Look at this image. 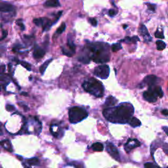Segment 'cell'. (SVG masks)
I'll list each match as a JSON object with an SVG mask.
<instances>
[{"mask_svg": "<svg viewBox=\"0 0 168 168\" xmlns=\"http://www.w3.org/2000/svg\"><path fill=\"white\" fill-rule=\"evenodd\" d=\"M134 113V108L130 103H122L114 108L105 109L103 115L110 122L126 124L130 120Z\"/></svg>", "mask_w": 168, "mask_h": 168, "instance_id": "1", "label": "cell"}, {"mask_svg": "<svg viewBox=\"0 0 168 168\" xmlns=\"http://www.w3.org/2000/svg\"><path fill=\"white\" fill-rule=\"evenodd\" d=\"M90 60L97 63H107L110 60L108 45L102 43H95L87 45Z\"/></svg>", "mask_w": 168, "mask_h": 168, "instance_id": "2", "label": "cell"}, {"mask_svg": "<svg viewBox=\"0 0 168 168\" xmlns=\"http://www.w3.org/2000/svg\"><path fill=\"white\" fill-rule=\"evenodd\" d=\"M82 87L85 91L94 95L96 97H102L104 95L105 88L101 82L95 78H89L85 81Z\"/></svg>", "mask_w": 168, "mask_h": 168, "instance_id": "3", "label": "cell"}, {"mask_svg": "<svg viewBox=\"0 0 168 168\" xmlns=\"http://www.w3.org/2000/svg\"><path fill=\"white\" fill-rule=\"evenodd\" d=\"M68 115L70 123L77 124L87 118L88 112L84 108L74 106V107L70 108Z\"/></svg>", "mask_w": 168, "mask_h": 168, "instance_id": "4", "label": "cell"}, {"mask_svg": "<svg viewBox=\"0 0 168 168\" xmlns=\"http://www.w3.org/2000/svg\"><path fill=\"white\" fill-rule=\"evenodd\" d=\"M94 74L98 78L105 79L108 78L109 74H110V68L106 65L98 66L95 68Z\"/></svg>", "mask_w": 168, "mask_h": 168, "instance_id": "5", "label": "cell"}, {"mask_svg": "<svg viewBox=\"0 0 168 168\" xmlns=\"http://www.w3.org/2000/svg\"><path fill=\"white\" fill-rule=\"evenodd\" d=\"M106 150L108 153L114 159H115L116 161L120 162V156L118 150V149L114 145L110 142L106 143Z\"/></svg>", "mask_w": 168, "mask_h": 168, "instance_id": "6", "label": "cell"}, {"mask_svg": "<svg viewBox=\"0 0 168 168\" xmlns=\"http://www.w3.org/2000/svg\"><path fill=\"white\" fill-rule=\"evenodd\" d=\"M140 145L141 143L137 139H136V138H129V139H128L127 142L125 144L124 148L127 153H129L133 149L138 147Z\"/></svg>", "mask_w": 168, "mask_h": 168, "instance_id": "7", "label": "cell"}, {"mask_svg": "<svg viewBox=\"0 0 168 168\" xmlns=\"http://www.w3.org/2000/svg\"><path fill=\"white\" fill-rule=\"evenodd\" d=\"M143 97L146 101H147L149 103H154L156 101L157 97H157L153 91L148 89V90L144 92Z\"/></svg>", "mask_w": 168, "mask_h": 168, "instance_id": "8", "label": "cell"}, {"mask_svg": "<svg viewBox=\"0 0 168 168\" xmlns=\"http://www.w3.org/2000/svg\"><path fill=\"white\" fill-rule=\"evenodd\" d=\"M158 81V78L154 75H149L145 77L143 79V83L145 85H147L149 87H153L155 86L156 84Z\"/></svg>", "mask_w": 168, "mask_h": 168, "instance_id": "9", "label": "cell"}, {"mask_svg": "<svg viewBox=\"0 0 168 168\" xmlns=\"http://www.w3.org/2000/svg\"><path fill=\"white\" fill-rule=\"evenodd\" d=\"M139 30H140L141 34L143 36L144 39H145V41L148 42V41H152L151 36H150V34H149L147 28H146V27L145 25L141 26L140 29H139Z\"/></svg>", "mask_w": 168, "mask_h": 168, "instance_id": "10", "label": "cell"}, {"mask_svg": "<svg viewBox=\"0 0 168 168\" xmlns=\"http://www.w3.org/2000/svg\"><path fill=\"white\" fill-rule=\"evenodd\" d=\"M45 54V51L41 49V48H36L35 50L34 51L33 57L35 58H42Z\"/></svg>", "mask_w": 168, "mask_h": 168, "instance_id": "11", "label": "cell"}, {"mask_svg": "<svg viewBox=\"0 0 168 168\" xmlns=\"http://www.w3.org/2000/svg\"><path fill=\"white\" fill-rule=\"evenodd\" d=\"M117 103H118V100L115 97H113V96H109L106 98L105 105V106L110 107V106H114Z\"/></svg>", "mask_w": 168, "mask_h": 168, "instance_id": "12", "label": "cell"}, {"mask_svg": "<svg viewBox=\"0 0 168 168\" xmlns=\"http://www.w3.org/2000/svg\"><path fill=\"white\" fill-rule=\"evenodd\" d=\"M0 145L2 146L6 150L9 152H13L12 145L9 140L1 141V142H0Z\"/></svg>", "mask_w": 168, "mask_h": 168, "instance_id": "13", "label": "cell"}, {"mask_svg": "<svg viewBox=\"0 0 168 168\" xmlns=\"http://www.w3.org/2000/svg\"><path fill=\"white\" fill-rule=\"evenodd\" d=\"M49 20V19H47V18H35V19H34L33 22L36 26H43V27H44V26L48 22V21Z\"/></svg>", "mask_w": 168, "mask_h": 168, "instance_id": "14", "label": "cell"}, {"mask_svg": "<svg viewBox=\"0 0 168 168\" xmlns=\"http://www.w3.org/2000/svg\"><path fill=\"white\" fill-rule=\"evenodd\" d=\"M148 89H151L155 93V95L157 96V97H159L162 98L164 96V93L162 91V89L161 87L160 86H154L153 87H149Z\"/></svg>", "mask_w": 168, "mask_h": 168, "instance_id": "15", "label": "cell"}, {"mask_svg": "<svg viewBox=\"0 0 168 168\" xmlns=\"http://www.w3.org/2000/svg\"><path fill=\"white\" fill-rule=\"evenodd\" d=\"M128 124H129L130 126L133 127H137L141 126V122L139 119H137V118L132 117V118L130 119V120L128 122Z\"/></svg>", "mask_w": 168, "mask_h": 168, "instance_id": "16", "label": "cell"}, {"mask_svg": "<svg viewBox=\"0 0 168 168\" xmlns=\"http://www.w3.org/2000/svg\"><path fill=\"white\" fill-rule=\"evenodd\" d=\"M44 6L47 7H57L60 6V3L57 0H51L45 2Z\"/></svg>", "mask_w": 168, "mask_h": 168, "instance_id": "17", "label": "cell"}, {"mask_svg": "<svg viewBox=\"0 0 168 168\" xmlns=\"http://www.w3.org/2000/svg\"><path fill=\"white\" fill-rule=\"evenodd\" d=\"M13 9V7L11 5L0 4V11L2 12H9Z\"/></svg>", "mask_w": 168, "mask_h": 168, "instance_id": "18", "label": "cell"}, {"mask_svg": "<svg viewBox=\"0 0 168 168\" xmlns=\"http://www.w3.org/2000/svg\"><path fill=\"white\" fill-rule=\"evenodd\" d=\"M91 148L93 150L96 152H102L104 150V146L101 143H95L93 144Z\"/></svg>", "mask_w": 168, "mask_h": 168, "instance_id": "19", "label": "cell"}, {"mask_svg": "<svg viewBox=\"0 0 168 168\" xmlns=\"http://www.w3.org/2000/svg\"><path fill=\"white\" fill-rule=\"evenodd\" d=\"M52 60H53V58H50V59L45 61V62L40 66V68H39V72H40V73H41V74H42V75L45 73V70H46L47 66H49V63L51 62Z\"/></svg>", "mask_w": 168, "mask_h": 168, "instance_id": "20", "label": "cell"}, {"mask_svg": "<svg viewBox=\"0 0 168 168\" xmlns=\"http://www.w3.org/2000/svg\"><path fill=\"white\" fill-rule=\"evenodd\" d=\"M137 41H140V39L137 36L133 37H128L127 36L126 38L122 39L120 41H124L125 43H135Z\"/></svg>", "mask_w": 168, "mask_h": 168, "instance_id": "21", "label": "cell"}, {"mask_svg": "<svg viewBox=\"0 0 168 168\" xmlns=\"http://www.w3.org/2000/svg\"><path fill=\"white\" fill-rule=\"evenodd\" d=\"M27 163L30 165V166H38V165L39 164V159L38 158H36V157H34V158L28 160Z\"/></svg>", "mask_w": 168, "mask_h": 168, "instance_id": "22", "label": "cell"}, {"mask_svg": "<svg viewBox=\"0 0 168 168\" xmlns=\"http://www.w3.org/2000/svg\"><path fill=\"white\" fill-rule=\"evenodd\" d=\"M156 46H157V49H158V50L162 51L166 48V43L164 41H162L161 40H158L156 41Z\"/></svg>", "mask_w": 168, "mask_h": 168, "instance_id": "23", "label": "cell"}, {"mask_svg": "<svg viewBox=\"0 0 168 168\" xmlns=\"http://www.w3.org/2000/svg\"><path fill=\"white\" fill-rule=\"evenodd\" d=\"M68 46L69 47L68 49H70L72 52L75 53L76 51V45L74 44V42L71 40L70 39H68Z\"/></svg>", "mask_w": 168, "mask_h": 168, "instance_id": "24", "label": "cell"}, {"mask_svg": "<svg viewBox=\"0 0 168 168\" xmlns=\"http://www.w3.org/2000/svg\"><path fill=\"white\" fill-rule=\"evenodd\" d=\"M62 52L65 55L67 56V57H72V56L74 55V53L73 52H72L70 49H66L65 47H62Z\"/></svg>", "mask_w": 168, "mask_h": 168, "instance_id": "25", "label": "cell"}, {"mask_svg": "<svg viewBox=\"0 0 168 168\" xmlns=\"http://www.w3.org/2000/svg\"><path fill=\"white\" fill-rule=\"evenodd\" d=\"M122 49V46L119 43H116V44H114L112 45V51L113 52H116Z\"/></svg>", "mask_w": 168, "mask_h": 168, "instance_id": "26", "label": "cell"}, {"mask_svg": "<svg viewBox=\"0 0 168 168\" xmlns=\"http://www.w3.org/2000/svg\"><path fill=\"white\" fill-rule=\"evenodd\" d=\"M72 166H74L76 168H84V165L82 162H72V163L70 164Z\"/></svg>", "mask_w": 168, "mask_h": 168, "instance_id": "27", "label": "cell"}, {"mask_svg": "<svg viewBox=\"0 0 168 168\" xmlns=\"http://www.w3.org/2000/svg\"><path fill=\"white\" fill-rule=\"evenodd\" d=\"M144 166L145 168H160V167L154 163H152V162H147V163H145L144 164Z\"/></svg>", "mask_w": 168, "mask_h": 168, "instance_id": "28", "label": "cell"}, {"mask_svg": "<svg viewBox=\"0 0 168 168\" xmlns=\"http://www.w3.org/2000/svg\"><path fill=\"white\" fill-rule=\"evenodd\" d=\"M78 60L80 61V62L83 63L84 64H89L91 60L89 59V58H88L87 57H84V56H82V57H79Z\"/></svg>", "mask_w": 168, "mask_h": 168, "instance_id": "29", "label": "cell"}, {"mask_svg": "<svg viewBox=\"0 0 168 168\" xmlns=\"http://www.w3.org/2000/svg\"><path fill=\"white\" fill-rule=\"evenodd\" d=\"M65 29H66V24H65V23H63L62 25H60V27L57 29V33L58 34H62V33L65 30Z\"/></svg>", "mask_w": 168, "mask_h": 168, "instance_id": "30", "label": "cell"}, {"mask_svg": "<svg viewBox=\"0 0 168 168\" xmlns=\"http://www.w3.org/2000/svg\"><path fill=\"white\" fill-rule=\"evenodd\" d=\"M20 64L24 68H26V70H28L29 71L31 70V65L29 63L25 62V61H21V62H20Z\"/></svg>", "mask_w": 168, "mask_h": 168, "instance_id": "31", "label": "cell"}, {"mask_svg": "<svg viewBox=\"0 0 168 168\" xmlns=\"http://www.w3.org/2000/svg\"><path fill=\"white\" fill-rule=\"evenodd\" d=\"M155 37L157 38H160V39H164V33L160 31H157L154 34Z\"/></svg>", "mask_w": 168, "mask_h": 168, "instance_id": "32", "label": "cell"}, {"mask_svg": "<svg viewBox=\"0 0 168 168\" xmlns=\"http://www.w3.org/2000/svg\"><path fill=\"white\" fill-rule=\"evenodd\" d=\"M118 11L114 9H110L108 11V15L110 16V17H114V16L117 15Z\"/></svg>", "mask_w": 168, "mask_h": 168, "instance_id": "33", "label": "cell"}, {"mask_svg": "<svg viewBox=\"0 0 168 168\" xmlns=\"http://www.w3.org/2000/svg\"><path fill=\"white\" fill-rule=\"evenodd\" d=\"M89 22L91 23V25H93V26H96L97 25V21L96 20V19L93 18H89Z\"/></svg>", "mask_w": 168, "mask_h": 168, "instance_id": "34", "label": "cell"}, {"mask_svg": "<svg viewBox=\"0 0 168 168\" xmlns=\"http://www.w3.org/2000/svg\"><path fill=\"white\" fill-rule=\"evenodd\" d=\"M156 7V5L155 4H148V9L152 11H153V12L155 11Z\"/></svg>", "mask_w": 168, "mask_h": 168, "instance_id": "35", "label": "cell"}, {"mask_svg": "<svg viewBox=\"0 0 168 168\" xmlns=\"http://www.w3.org/2000/svg\"><path fill=\"white\" fill-rule=\"evenodd\" d=\"M22 20H18L17 21V25H18L20 26V28L21 29V30H25V25H24V24L21 22Z\"/></svg>", "mask_w": 168, "mask_h": 168, "instance_id": "36", "label": "cell"}, {"mask_svg": "<svg viewBox=\"0 0 168 168\" xmlns=\"http://www.w3.org/2000/svg\"><path fill=\"white\" fill-rule=\"evenodd\" d=\"M6 110H7V111H9V112L13 111V110H15V106H13V105H7L6 106Z\"/></svg>", "mask_w": 168, "mask_h": 168, "instance_id": "37", "label": "cell"}, {"mask_svg": "<svg viewBox=\"0 0 168 168\" xmlns=\"http://www.w3.org/2000/svg\"><path fill=\"white\" fill-rule=\"evenodd\" d=\"M3 35H2V38L0 39V40H2V39H4V38H6V37L7 36V34H8V32H7V30H3Z\"/></svg>", "mask_w": 168, "mask_h": 168, "instance_id": "38", "label": "cell"}, {"mask_svg": "<svg viewBox=\"0 0 168 168\" xmlns=\"http://www.w3.org/2000/svg\"><path fill=\"white\" fill-rule=\"evenodd\" d=\"M5 71V65H1L0 66V74H4Z\"/></svg>", "mask_w": 168, "mask_h": 168, "instance_id": "39", "label": "cell"}, {"mask_svg": "<svg viewBox=\"0 0 168 168\" xmlns=\"http://www.w3.org/2000/svg\"><path fill=\"white\" fill-rule=\"evenodd\" d=\"M162 114L164 116H168V110H167V109H164L163 110H162Z\"/></svg>", "mask_w": 168, "mask_h": 168, "instance_id": "40", "label": "cell"}, {"mask_svg": "<svg viewBox=\"0 0 168 168\" xmlns=\"http://www.w3.org/2000/svg\"><path fill=\"white\" fill-rule=\"evenodd\" d=\"M20 106H22V107L24 108V110H25V111L26 112V111H28V110H29V108H28V107L27 106H26V105H22V104H21V105H20Z\"/></svg>", "mask_w": 168, "mask_h": 168, "instance_id": "41", "label": "cell"}, {"mask_svg": "<svg viewBox=\"0 0 168 168\" xmlns=\"http://www.w3.org/2000/svg\"><path fill=\"white\" fill-rule=\"evenodd\" d=\"M163 129L166 134L168 135V127H163Z\"/></svg>", "mask_w": 168, "mask_h": 168, "instance_id": "42", "label": "cell"}, {"mask_svg": "<svg viewBox=\"0 0 168 168\" xmlns=\"http://www.w3.org/2000/svg\"><path fill=\"white\" fill-rule=\"evenodd\" d=\"M20 95H22L23 96H28V93H26V92H22L20 93Z\"/></svg>", "mask_w": 168, "mask_h": 168, "instance_id": "43", "label": "cell"}, {"mask_svg": "<svg viewBox=\"0 0 168 168\" xmlns=\"http://www.w3.org/2000/svg\"><path fill=\"white\" fill-rule=\"evenodd\" d=\"M3 135V132H2V131L1 129H0V135Z\"/></svg>", "mask_w": 168, "mask_h": 168, "instance_id": "44", "label": "cell"}, {"mask_svg": "<svg viewBox=\"0 0 168 168\" xmlns=\"http://www.w3.org/2000/svg\"><path fill=\"white\" fill-rule=\"evenodd\" d=\"M123 27H124V28H127V25H124V26H123Z\"/></svg>", "mask_w": 168, "mask_h": 168, "instance_id": "45", "label": "cell"}, {"mask_svg": "<svg viewBox=\"0 0 168 168\" xmlns=\"http://www.w3.org/2000/svg\"><path fill=\"white\" fill-rule=\"evenodd\" d=\"M1 126V122H0V126Z\"/></svg>", "mask_w": 168, "mask_h": 168, "instance_id": "46", "label": "cell"}, {"mask_svg": "<svg viewBox=\"0 0 168 168\" xmlns=\"http://www.w3.org/2000/svg\"><path fill=\"white\" fill-rule=\"evenodd\" d=\"M0 91H1V85H0Z\"/></svg>", "mask_w": 168, "mask_h": 168, "instance_id": "47", "label": "cell"}, {"mask_svg": "<svg viewBox=\"0 0 168 168\" xmlns=\"http://www.w3.org/2000/svg\"><path fill=\"white\" fill-rule=\"evenodd\" d=\"M167 168H168V167H167Z\"/></svg>", "mask_w": 168, "mask_h": 168, "instance_id": "48", "label": "cell"}]
</instances>
